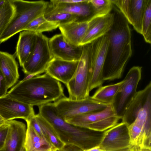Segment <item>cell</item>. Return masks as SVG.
Segmentation results:
<instances>
[{"label":"cell","mask_w":151,"mask_h":151,"mask_svg":"<svg viewBox=\"0 0 151 151\" xmlns=\"http://www.w3.org/2000/svg\"><path fill=\"white\" fill-rule=\"evenodd\" d=\"M12 1L14 7V13L10 22L0 38L1 43L19 32L24 31L32 21L43 15L49 2L43 0Z\"/></svg>","instance_id":"4"},{"label":"cell","mask_w":151,"mask_h":151,"mask_svg":"<svg viewBox=\"0 0 151 151\" xmlns=\"http://www.w3.org/2000/svg\"><path fill=\"white\" fill-rule=\"evenodd\" d=\"M91 43L83 46L82 53L76 72L65 85L68 98L72 100L82 99L89 97L90 84L92 75L90 54Z\"/></svg>","instance_id":"5"},{"label":"cell","mask_w":151,"mask_h":151,"mask_svg":"<svg viewBox=\"0 0 151 151\" xmlns=\"http://www.w3.org/2000/svg\"><path fill=\"white\" fill-rule=\"evenodd\" d=\"M8 89L6 79L0 70V98L7 93Z\"/></svg>","instance_id":"31"},{"label":"cell","mask_w":151,"mask_h":151,"mask_svg":"<svg viewBox=\"0 0 151 151\" xmlns=\"http://www.w3.org/2000/svg\"><path fill=\"white\" fill-rule=\"evenodd\" d=\"M35 114L33 106L13 99L7 93L0 98V115L6 121L19 118L26 121Z\"/></svg>","instance_id":"12"},{"label":"cell","mask_w":151,"mask_h":151,"mask_svg":"<svg viewBox=\"0 0 151 151\" xmlns=\"http://www.w3.org/2000/svg\"><path fill=\"white\" fill-rule=\"evenodd\" d=\"M88 21L82 22H73L59 25L58 27L64 39L76 46L80 45L88 30Z\"/></svg>","instance_id":"19"},{"label":"cell","mask_w":151,"mask_h":151,"mask_svg":"<svg viewBox=\"0 0 151 151\" xmlns=\"http://www.w3.org/2000/svg\"><path fill=\"white\" fill-rule=\"evenodd\" d=\"M1 43L0 42V44H1Z\"/></svg>","instance_id":"41"},{"label":"cell","mask_w":151,"mask_h":151,"mask_svg":"<svg viewBox=\"0 0 151 151\" xmlns=\"http://www.w3.org/2000/svg\"><path fill=\"white\" fill-rule=\"evenodd\" d=\"M114 19V13L93 17L88 21L87 31L80 46L91 43L108 33L113 25Z\"/></svg>","instance_id":"15"},{"label":"cell","mask_w":151,"mask_h":151,"mask_svg":"<svg viewBox=\"0 0 151 151\" xmlns=\"http://www.w3.org/2000/svg\"><path fill=\"white\" fill-rule=\"evenodd\" d=\"M56 151H83L80 148L72 145H65L61 149Z\"/></svg>","instance_id":"33"},{"label":"cell","mask_w":151,"mask_h":151,"mask_svg":"<svg viewBox=\"0 0 151 151\" xmlns=\"http://www.w3.org/2000/svg\"><path fill=\"white\" fill-rule=\"evenodd\" d=\"M99 145L105 151H118L132 146L128 125L122 121L105 131Z\"/></svg>","instance_id":"11"},{"label":"cell","mask_w":151,"mask_h":151,"mask_svg":"<svg viewBox=\"0 0 151 151\" xmlns=\"http://www.w3.org/2000/svg\"><path fill=\"white\" fill-rule=\"evenodd\" d=\"M37 34L35 32L29 30H24L19 34L15 53L21 67L34 48Z\"/></svg>","instance_id":"21"},{"label":"cell","mask_w":151,"mask_h":151,"mask_svg":"<svg viewBox=\"0 0 151 151\" xmlns=\"http://www.w3.org/2000/svg\"><path fill=\"white\" fill-rule=\"evenodd\" d=\"M40 74V73H34L27 75L22 80L25 81L28 80L35 76H38Z\"/></svg>","instance_id":"36"},{"label":"cell","mask_w":151,"mask_h":151,"mask_svg":"<svg viewBox=\"0 0 151 151\" xmlns=\"http://www.w3.org/2000/svg\"><path fill=\"white\" fill-rule=\"evenodd\" d=\"M6 121L0 115V126H1L6 123Z\"/></svg>","instance_id":"38"},{"label":"cell","mask_w":151,"mask_h":151,"mask_svg":"<svg viewBox=\"0 0 151 151\" xmlns=\"http://www.w3.org/2000/svg\"><path fill=\"white\" fill-rule=\"evenodd\" d=\"M120 119L110 104L101 110L76 115L65 120L75 126L103 132L117 124Z\"/></svg>","instance_id":"6"},{"label":"cell","mask_w":151,"mask_h":151,"mask_svg":"<svg viewBox=\"0 0 151 151\" xmlns=\"http://www.w3.org/2000/svg\"><path fill=\"white\" fill-rule=\"evenodd\" d=\"M141 35L145 41L151 43V0H147L142 23Z\"/></svg>","instance_id":"27"},{"label":"cell","mask_w":151,"mask_h":151,"mask_svg":"<svg viewBox=\"0 0 151 151\" xmlns=\"http://www.w3.org/2000/svg\"><path fill=\"white\" fill-rule=\"evenodd\" d=\"M24 144L27 151H56L58 150L45 137L40 136L28 120Z\"/></svg>","instance_id":"18"},{"label":"cell","mask_w":151,"mask_h":151,"mask_svg":"<svg viewBox=\"0 0 151 151\" xmlns=\"http://www.w3.org/2000/svg\"><path fill=\"white\" fill-rule=\"evenodd\" d=\"M7 93L11 98L33 106L54 102L65 96L60 82L46 73L19 81Z\"/></svg>","instance_id":"2"},{"label":"cell","mask_w":151,"mask_h":151,"mask_svg":"<svg viewBox=\"0 0 151 151\" xmlns=\"http://www.w3.org/2000/svg\"><path fill=\"white\" fill-rule=\"evenodd\" d=\"M83 151H105L99 145L97 146Z\"/></svg>","instance_id":"34"},{"label":"cell","mask_w":151,"mask_h":151,"mask_svg":"<svg viewBox=\"0 0 151 151\" xmlns=\"http://www.w3.org/2000/svg\"><path fill=\"white\" fill-rule=\"evenodd\" d=\"M142 67L134 66L130 69L111 104L116 115L121 119L137 93L141 78Z\"/></svg>","instance_id":"7"},{"label":"cell","mask_w":151,"mask_h":151,"mask_svg":"<svg viewBox=\"0 0 151 151\" xmlns=\"http://www.w3.org/2000/svg\"><path fill=\"white\" fill-rule=\"evenodd\" d=\"M43 15L32 21L26 26L24 30L32 31L37 34L42 33L43 32L51 31L58 27L59 24L47 20Z\"/></svg>","instance_id":"25"},{"label":"cell","mask_w":151,"mask_h":151,"mask_svg":"<svg viewBox=\"0 0 151 151\" xmlns=\"http://www.w3.org/2000/svg\"><path fill=\"white\" fill-rule=\"evenodd\" d=\"M95 14V16H102L110 13L113 9L110 0H90Z\"/></svg>","instance_id":"29"},{"label":"cell","mask_w":151,"mask_h":151,"mask_svg":"<svg viewBox=\"0 0 151 151\" xmlns=\"http://www.w3.org/2000/svg\"><path fill=\"white\" fill-rule=\"evenodd\" d=\"M137 147L134 146H131L127 148L118 151H136Z\"/></svg>","instance_id":"35"},{"label":"cell","mask_w":151,"mask_h":151,"mask_svg":"<svg viewBox=\"0 0 151 151\" xmlns=\"http://www.w3.org/2000/svg\"><path fill=\"white\" fill-rule=\"evenodd\" d=\"M60 12L76 15L78 17L76 22H88L95 16L90 0H84L81 2L70 4L49 2L44 14H51Z\"/></svg>","instance_id":"13"},{"label":"cell","mask_w":151,"mask_h":151,"mask_svg":"<svg viewBox=\"0 0 151 151\" xmlns=\"http://www.w3.org/2000/svg\"><path fill=\"white\" fill-rule=\"evenodd\" d=\"M114 14V23L108 32L109 45L103 72L104 81L121 78L132 53L129 23L119 10L116 9Z\"/></svg>","instance_id":"1"},{"label":"cell","mask_w":151,"mask_h":151,"mask_svg":"<svg viewBox=\"0 0 151 151\" xmlns=\"http://www.w3.org/2000/svg\"><path fill=\"white\" fill-rule=\"evenodd\" d=\"M15 54L0 51V70L6 80L8 88L13 86L19 78Z\"/></svg>","instance_id":"20"},{"label":"cell","mask_w":151,"mask_h":151,"mask_svg":"<svg viewBox=\"0 0 151 151\" xmlns=\"http://www.w3.org/2000/svg\"><path fill=\"white\" fill-rule=\"evenodd\" d=\"M49 44L54 58L66 61H78L81 56L83 46L70 44L61 34L49 38Z\"/></svg>","instance_id":"14"},{"label":"cell","mask_w":151,"mask_h":151,"mask_svg":"<svg viewBox=\"0 0 151 151\" xmlns=\"http://www.w3.org/2000/svg\"><path fill=\"white\" fill-rule=\"evenodd\" d=\"M9 128V124L7 121L0 126V149L4 146Z\"/></svg>","instance_id":"30"},{"label":"cell","mask_w":151,"mask_h":151,"mask_svg":"<svg viewBox=\"0 0 151 151\" xmlns=\"http://www.w3.org/2000/svg\"><path fill=\"white\" fill-rule=\"evenodd\" d=\"M7 122L9 128L3 149L4 151H20L24 146L26 126L23 122L15 120Z\"/></svg>","instance_id":"17"},{"label":"cell","mask_w":151,"mask_h":151,"mask_svg":"<svg viewBox=\"0 0 151 151\" xmlns=\"http://www.w3.org/2000/svg\"><path fill=\"white\" fill-rule=\"evenodd\" d=\"M0 151H4V149H0Z\"/></svg>","instance_id":"40"},{"label":"cell","mask_w":151,"mask_h":151,"mask_svg":"<svg viewBox=\"0 0 151 151\" xmlns=\"http://www.w3.org/2000/svg\"><path fill=\"white\" fill-rule=\"evenodd\" d=\"M109 42L108 32L91 43L90 54L92 75L90 91L102 86L104 82L103 72Z\"/></svg>","instance_id":"10"},{"label":"cell","mask_w":151,"mask_h":151,"mask_svg":"<svg viewBox=\"0 0 151 151\" xmlns=\"http://www.w3.org/2000/svg\"><path fill=\"white\" fill-rule=\"evenodd\" d=\"M147 0H129L127 9L124 15L134 29L141 34L142 23Z\"/></svg>","instance_id":"22"},{"label":"cell","mask_w":151,"mask_h":151,"mask_svg":"<svg viewBox=\"0 0 151 151\" xmlns=\"http://www.w3.org/2000/svg\"><path fill=\"white\" fill-rule=\"evenodd\" d=\"M123 82L122 80L116 83L101 86L91 97L100 102L112 104Z\"/></svg>","instance_id":"23"},{"label":"cell","mask_w":151,"mask_h":151,"mask_svg":"<svg viewBox=\"0 0 151 151\" xmlns=\"http://www.w3.org/2000/svg\"><path fill=\"white\" fill-rule=\"evenodd\" d=\"M43 15L47 20L57 23L59 25L74 22H76L78 19V17L76 15L66 12H58L51 14H44Z\"/></svg>","instance_id":"28"},{"label":"cell","mask_w":151,"mask_h":151,"mask_svg":"<svg viewBox=\"0 0 151 151\" xmlns=\"http://www.w3.org/2000/svg\"><path fill=\"white\" fill-rule=\"evenodd\" d=\"M48 38L42 33L37 34L34 48L22 66V70L28 75L45 72L49 64L54 58L49 44Z\"/></svg>","instance_id":"8"},{"label":"cell","mask_w":151,"mask_h":151,"mask_svg":"<svg viewBox=\"0 0 151 151\" xmlns=\"http://www.w3.org/2000/svg\"><path fill=\"white\" fill-rule=\"evenodd\" d=\"M35 117L44 134L58 150L65 145L60 139L52 125L39 113L35 114Z\"/></svg>","instance_id":"24"},{"label":"cell","mask_w":151,"mask_h":151,"mask_svg":"<svg viewBox=\"0 0 151 151\" xmlns=\"http://www.w3.org/2000/svg\"><path fill=\"white\" fill-rule=\"evenodd\" d=\"M136 151H151V149L148 148H137Z\"/></svg>","instance_id":"37"},{"label":"cell","mask_w":151,"mask_h":151,"mask_svg":"<svg viewBox=\"0 0 151 151\" xmlns=\"http://www.w3.org/2000/svg\"><path fill=\"white\" fill-rule=\"evenodd\" d=\"M27 120L29 121L34 129L40 136L46 137L37 122L35 117V115Z\"/></svg>","instance_id":"32"},{"label":"cell","mask_w":151,"mask_h":151,"mask_svg":"<svg viewBox=\"0 0 151 151\" xmlns=\"http://www.w3.org/2000/svg\"><path fill=\"white\" fill-rule=\"evenodd\" d=\"M14 11L12 0H0V38L10 22Z\"/></svg>","instance_id":"26"},{"label":"cell","mask_w":151,"mask_h":151,"mask_svg":"<svg viewBox=\"0 0 151 151\" xmlns=\"http://www.w3.org/2000/svg\"><path fill=\"white\" fill-rule=\"evenodd\" d=\"M38 107V113L52 125L65 145H75L83 151L99 145L104 131H96L67 122L59 116L53 103Z\"/></svg>","instance_id":"3"},{"label":"cell","mask_w":151,"mask_h":151,"mask_svg":"<svg viewBox=\"0 0 151 151\" xmlns=\"http://www.w3.org/2000/svg\"><path fill=\"white\" fill-rule=\"evenodd\" d=\"M57 111L64 119L83 114L99 111L109 104L89 97L80 100H72L66 96L53 102Z\"/></svg>","instance_id":"9"},{"label":"cell","mask_w":151,"mask_h":151,"mask_svg":"<svg viewBox=\"0 0 151 151\" xmlns=\"http://www.w3.org/2000/svg\"><path fill=\"white\" fill-rule=\"evenodd\" d=\"M78 63V61H69L54 58L45 73L65 85L73 76Z\"/></svg>","instance_id":"16"},{"label":"cell","mask_w":151,"mask_h":151,"mask_svg":"<svg viewBox=\"0 0 151 151\" xmlns=\"http://www.w3.org/2000/svg\"><path fill=\"white\" fill-rule=\"evenodd\" d=\"M20 151H27L24 146L22 147Z\"/></svg>","instance_id":"39"}]
</instances>
